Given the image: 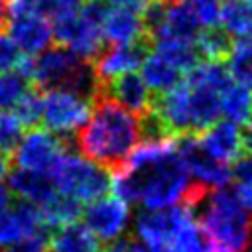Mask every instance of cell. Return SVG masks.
<instances>
[{
  "label": "cell",
  "instance_id": "obj_1",
  "mask_svg": "<svg viewBox=\"0 0 252 252\" xmlns=\"http://www.w3.org/2000/svg\"><path fill=\"white\" fill-rule=\"evenodd\" d=\"M112 191L126 203H144L148 209L185 207L197 213L213 189L191 181L177 144L165 140L142 142L114 171Z\"/></svg>",
  "mask_w": 252,
  "mask_h": 252
},
{
  "label": "cell",
  "instance_id": "obj_2",
  "mask_svg": "<svg viewBox=\"0 0 252 252\" xmlns=\"http://www.w3.org/2000/svg\"><path fill=\"white\" fill-rule=\"evenodd\" d=\"M142 140L140 116L108 94L93 98L87 124L77 132V148L91 161L116 171Z\"/></svg>",
  "mask_w": 252,
  "mask_h": 252
},
{
  "label": "cell",
  "instance_id": "obj_3",
  "mask_svg": "<svg viewBox=\"0 0 252 252\" xmlns=\"http://www.w3.org/2000/svg\"><path fill=\"white\" fill-rule=\"evenodd\" d=\"M30 81L41 89H71L79 94L94 98L98 94V77L94 63L79 57L65 45L47 47L32 57Z\"/></svg>",
  "mask_w": 252,
  "mask_h": 252
},
{
  "label": "cell",
  "instance_id": "obj_4",
  "mask_svg": "<svg viewBox=\"0 0 252 252\" xmlns=\"http://www.w3.org/2000/svg\"><path fill=\"white\" fill-rule=\"evenodd\" d=\"M199 222L215 244L244 252L252 240V217L234 189H213L199 207Z\"/></svg>",
  "mask_w": 252,
  "mask_h": 252
},
{
  "label": "cell",
  "instance_id": "obj_5",
  "mask_svg": "<svg viewBox=\"0 0 252 252\" xmlns=\"http://www.w3.org/2000/svg\"><path fill=\"white\" fill-rule=\"evenodd\" d=\"M49 177L59 193L81 203H93L112 189V175L106 167L69 150L53 163Z\"/></svg>",
  "mask_w": 252,
  "mask_h": 252
},
{
  "label": "cell",
  "instance_id": "obj_6",
  "mask_svg": "<svg viewBox=\"0 0 252 252\" xmlns=\"http://www.w3.org/2000/svg\"><path fill=\"white\" fill-rule=\"evenodd\" d=\"M93 98L79 94L71 89H47L43 93V114L41 122L47 130L69 138L87 124Z\"/></svg>",
  "mask_w": 252,
  "mask_h": 252
},
{
  "label": "cell",
  "instance_id": "obj_7",
  "mask_svg": "<svg viewBox=\"0 0 252 252\" xmlns=\"http://www.w3.org/2000/svg\"><path fill=\"white\" fill-rule=\"evenodd\" d=\"M67 140L47 128H30L14 150L12 161L18 169L49 173L53 163L67 152Z\"/></svg>",
  "mask_w": 252,
  "mask_h": 252
},
{
  "label": "cell",
  "instance_id": "obj_8",
  "mask_svg": "<svg viewBox=\"0 0 252 252\" xmlns=\"http://www.w3.org/2000/svg\"><path fill=\"white\" fill-rule=\"evenodd\" d=\"M175 144L183 161L189 167V173L195 177L197 183L209 189H220L228 185L232 177V169L224 161L217 159L207 152L199 134H183L177 138Z\"/></svg>",
  "mask_w": 252,
  "mask_h": 252
},
{
  "label": "cell",
  "instance_id": "obj_9",
  "mask_svg": "<svg viewBox=\"0 0 252 252\" xmlns=\"http://www.w3.org/2000/svg\"><path fill=\"white\" fill-rule=\"evenodd\" d=\"M85 224L94 232L100 242H116L128 228L130 207L120 197H100L87 205L83 211Z\"/></svg>",
  "mask_w": 252,
  "mask_h": 252
},
{
  "label": "cell",
  "instance_id": "obj_10",
  "mask_svg": "<svg viewBox=\"0 0 252 252\" xmlns=\"http://www.w3.org/2000/svg\"><path fill=\"white\" fill-rule=\"evenodd\" d=\"M154 39L142 37L134 43H110L102 49V53L94 59V71L98 77V83H106L118 75L132 73L138 67H142L144 59L152 53ZM100 89V87H98Z\"/></svg>",
  "mask_w": 252,
  "mask_h": 252
},
{
  "label": "cell",
  "instance_id": "obj_11",
  "mask_svg": "<svg viewBox=\"0 0 252 252\" xmlns=\"http://www.w3.org/2000/svg\"><path fill=\"white\" fill-rule=\"evenodd\" d=\"M8 33L26 55H39L51 47V39L55 37L51 20L35 10L10 14Z\"/></svg>",
  "mask_w": 252,
  "mask_h": 252
},
{
  "label": "cell",
  "instance_id": "obj_12",
  "mask_svg": "<svg viewBox=\"0 0 252 252\" xmlns=\"http://www.w3.org/2000/svg\"><path fill=\"white\" fill-rule=\"evenodd\" d=\"M183 209L173 207L169 211L165 209H148L140 211L134 220V234L138 240H142L146 246H161L171 244L175 228L179 224Z\"/></svg>",
  "mask_w": 252,
  "mask_h": 252
},
{
  "label": "cell",
  "instance_id": "obj_13",
  "mask_svg": "<svg viewBox=\"0 0 252 252\" xmlns=\"http://www.w3.org/2000/svg\"><path fill=\"white\" fill-rule=\"evenodd\" d=\"M98 93L108 94L110 98L118 100L120 104H124L128 110L136 112L138 116H142L144 112H148L152 108L154 102V93L148 87V83L144 81L142 75L138 73H124L118 75L106 83L100 85Z\"/></svg>",
  "mask_w": 252,
  "mask_h": 252
},
{
  "label": "cell",
  "instance_id": "obj_14",
  "mask_svg": "<svg viewBox=\"0 0 252 252\" xmlns=\"http://www.w3.org/2000/svg\"><path fill=\"white\" fill-rule=\"evenodd\" d=\"M201 28L203 26H201L195 10L191 8V4H187L185 0L183 2H171L161 28L154 35V45L158 41H163V39H181V41L197 43V39L203 32Z\"/></svg>",
  "mask_w": 252,
  "mask_h": 252
},
{
  "label": "cell",
  "instance_id": "obj_15",
  "mask_svg": "<svg viewBox=\"0 0 252 252\" xmlns=\"http://www.w3.org/2000/svg\"><path fill=\"white\" fill-rule=\"evenodd\" d=\"M201 142L207 148L211 156H215L220 161H236L244 150H242V130L236 126V122L220 120L215 122L211 128L201 132Z\"/></svg>",
  "mask_w": 252,
  "mask_h": 252
},
{
  "label": "cell",
  "instance_id": "obj_16",
  "mask_svg": "<svg viewBox=\"0 0 252 252\" xmlns=\"http://www.w3.org/2000/svg\"><path fill=\"white\" fill-rule=\"evenodd\" d=\"M102 33L108 43H134L150 35L142 14L116 6L108 10L102 24Z\"/></svg>",
  "mask_w": 252,
  "mask_h": 252
},
{
  "label": "cell",
  "instance_id": "obj_17",
  "mask_svg": "<svg viewBox=\"0 0 252 252\" xmlns=\"http://www.w3.org/2000/svg\"><path fill=\"white\" fill-rule=\"evenodd\" d=\"M8 187L12 195L18 197V201H28L37 207L57 193L49 173L28 171V169H18V167L16 171L8 175Z\"/></svg>",
  "mask_w": 252,
  "mask_h": 252
},
{
  "label": "cell",
  "instance_id": "obj_18",
  "mask_svg": "<svg viewBox=\"0 0 252 252\" xmlns=\"http://www.w3.org/2000/svg\"><path fill=\"white\" fill-rule=\"evenodd\" d=\"M49 252H100V240L87 224L71 222L55 228L47 238Z\"/></svg>",
  "mask_w": 252,
  "mask_h": 252
},
{
  "label": "cell",
  "instance_id": "obj_19",
  "mask_svg": "<svg viewBox=\"0 0 252 252\" xmlns=\"http://www.w3.org/2000/svg\"><path fill=\"white\" fill-rule=\"evenodd\" d=\"M142 77L148 83V87L152 89V93L163 94V93H169L171 89H175L185 79V73L179 71L175 65H171L167 59H163L159 53L154 51L142 63Z\"/></svg>",
  "mask_w": 252,
  "mask_h": 252
},
{
  "label": "cell",
  "instance_id": "obj_20",
  "mask_svg": "<svg viewBox=\"0 0 252 252\" xmlns=\"http://www.w3.org/2000/svg\"><path fill=\"white\" fill-rule=\"evenodd\" d=\"M39 211H41V217H43L45 224L55 226V228L77 222V219L83 215L81 201H77L73 197H67L59 191L53 197H49L45 203H41Z\"/></svg>",
  "mask_w": 252,
  "mask_h": 252
},
{
  "label": "cell",
  "instance_id": "obj_21",
  "mask_svg": "<svg viewBox=\"0 0 252 252\" xmlns=\"http://www.w3.org/2000/svg\"><path fill=\"white\" fill-rule=\"evenodd\" d=\"M222 116L230 122L246 126L252 120V93L250 87L232 81L222 93Z\"/></svg>",
  "mask_w": 252,
  "mask_h": 252
},
{
  "label": "cell",
  "instance_id": "obj_22",
  "mask_svg": "<svg viewBox=\"0 0 252 252\" xmlns=\"http://www.w3.org/2000/svg\"><path fill=\"white\" fill-rule=\"evenodd\" d=\"M232 39L230 33L220 26V28H205L197 39V51L201 59L209 61H226L232 49Z\"/></svg>",
  "mask_w": 252,
  "mask_h": 252
},
{
  "label": "cell",
  "instance_id": "obj_23",
  "mask_svg": "<svg viewBox=\"0 0 252 252\" xmlns=\"http://www.w3.org/2000/svg\"><path fill=\"white\" fill-rule=\"evenodd\" d=\"M220 24L228 33H252V0H224L220 6Z\"/></svg>",
  "mask_w": 252,
  "mask_h": 252
},
{
  "label": "cell",
  "instance_id": "obj_24",
  "mask_svg": "<svg viewBox=\"0 0 252 252\" xmlns=\"http://www.w3.org/2000/svg\"><path fill=\"white\" fill-rule=\"evenodd\" d=\"M226 63L236 83L252 87V33L238 35L234 39Z\"/></svg>",
  "mask_w": 252,
  "mask_h": 252
},
{
  "label": "cell",
  "instance_id": "obj_25",
  "mask_svg": "<svg viewBox=\"0 0 252 252\" xmlns=\"http://www.w3.org/2000/svg\"><path fill=\"white\" fill-rule=\"evenodd\" d=\"M32 81L20 71L0 73V108L14 110L20 98L32 89Z\"/></svg>",
  "mask_w": 252,
  "mask_h": 252
},
{
  "label": "cell",
  "instance_id": "obj_26",
  "mask_svg": "<svg viewBox=\"0 0 252 252\" xmlns=\"http://www.w3.org/2000/svg\"><path fill=\"white\" fill-rule=\"evenodd\" d=\"M24 124L14 110L0 108V150L8 152L10 156L18 148L20 140L24 138Z\"/></svg>",
  "mask_w": 252,
  "mask_h": 252
},
{
  "label": "cell",
  "instance_id": "obj_27",
  "mask_svg": "<svg viewBox=\"0 0 252 252\" xmlns=\"http://www.w3.org/2000/svg\"><path fill=\"white\" fill-rule=\"evenodd\" d=\"M14 112L18 114V118L26 128H35L41 122V114H43V94L35 89H30L20 98Z\"/></svg>",
  "mask_w": 252,
  "mask_h": 252
},
{
  "label": "cell",
  "instance_id": "obj_28",
  "mask_svg": "<svg viewBox=\"0 0 252 252\" xmlns=\"http://www.w3.org/2000/svg\"><path fill=\"white\" fill-rule=\"evenodd\" d=\"M26 53L20 49V45L10 37V33H0V73L8 71H20L22 63L26 61Z\"/></svg>",
  "mask_w": 252,
  "mask_h": 252
},
{
  "label": "cell",
  "instance_id": "obj_29",
  "mask_svg": "<svg viewBox=\"0 0 252 252\" xmlns=\"http://www.w3.org/2000/svg\"><path fill=\"white\" fill-rule=\"evenodd\" d=\"M191 8L195 10L203 28H215L220 22V2L219 0H191Z\"/></svg>",
  "mask_w": 252,
  "mask_h": 252
},
{
  "label": "cell",
  "instance_id": "obj_30",
  "mask_svg": "<svg viewBox=\"0 0 252 252\" xmlns=\"http://www.w3.org/2000/svg\"><path fill=\"white\" fill-rule=\"evenodd\" d=\"M47 238H49V234H39V236L24 238V240L8 246L6 252H49Z\"/></svg>",
  "mask_w": 252,
  "mask_h": 252
},
{
  "label": "cell",
  "instance_id": "obj_31",
  "mask_svg": "<svg viewBox=\"0 0 252 252\" xmlns=\"http://www.w3.org/2000/svg\"><path fill=\"white\" fill-rule=\"evenodd\" d=\"M100 252H152V250H148L142 240L128 236V238H118L116 242H110Z\"/></svg>",
  "mask_w": 252,
  "mask_h": 252
},
{
  "label": "cell",
  "instance_id": "obj_32",
  "mask_svg": "<svg viewBox=\"0 0 252 252\" xmlns=\"http://www.w3.org/2000/svg\"><path fill=\"white\" fill-rule=\"evenodd\" d=\"M232 177L242 183H252V154H242L234 161Z\"/></svg>",
  "mask_w": 252,
  "mask_h": 252
},
{
  "label": "cell",
  "instance_id": "obj_33",
  "mask_svg": "<svg viewBox=\"0 0 252 252\" xmlns=\"http://www.w3.org/2000/svg\"><path fill=\"white\" fill-rule=\"evenodd\" d=\"M234 193H236V197L240 199V203H242L248 211H252V183L236 181V185H234Z\"/></svg>",
  "mask_w": 252,
  "mask_h": 252
},
{
  "label": "cell",
  "instance_id": "obj_34",
  "mask_svg": "<svg viewBox=\"0 0 252 252\" xmlns=\"http://www.w3.org/2000/svg\"><path fill=\"white\" fill-rule=\"evenodd\" d=\"M108 4H114L116 8H126V10H132V12H138L142 14L148 6L150 0H106Z\"/></svg>",
  "mask_w": 252,
  "mask_h": 252
},
{
  "label": "cell",
  "instance_id": "obj_35",
  "mask_svg": "<svg viewBox=\"0 0 252 252\" xmlns=\"http://www.w3.org/2000/svg\"><path fill=\"white\" fill-rule=\"evenodd\" d=\"M10 22V0H0V33L8 30Z\"/></svg>",
  "mask_w": 252,
  "mask_h": 252
},
{
  "label": "cell",
  "instance_id": "obj_36",
  "mask_svg": "<svg viewBox=\"0 0 252 252\" xmlns=\"http://www.w3.org/2000/svg\"><path fill=\"white\" fill-rule=\"evenodd\" d=\"M10 163H12V156L0 150V181L10 175Z\"/></svg>",
  "mask_w": 252,
  "mask_h": 252
},
{
  "label": "cell",
  "instance_id": "obj_37",
  "mask_svg": "<svg viewBox=\"0 0 252 252\" xmlns=\"http://www.w3.org/2000/svg\"><path fill=\"white\" fill-rule=\"evenodd\" d=\"M152 252H179L175 246H171V244H161V246H154V248H150Z\"/></svg>",
  "mask_w": 252,
  "mask_h": 252
},
{
  "label": "cell",
  "instance_id": "obj_38",
  "mask_svg": "<svg viewBox=\"0 0 252 252\" xmlns=\"http://www.w3.org/2000/svg\"><path fill=\"white\" fill-rule=\"evenodd\" d=\"M207 252H234V250H230V248H226V246H220V244H213Z\"/></svg>",
  "mask_w": 252,
  "mask_h": 252
},
{
  "label": "cell",
  "instance_id": "obj_39",
  "mask_svg": "<svg viewBox=\"0 0 252 252\" xmlns=\"http://www.w3.org/2000/svg\"><path fill=\"white\" fill-rule=\"evenodd\" d=\"M244 252H252V240H250V244H248V248H246Z\"/></svg>",
  "mask_w": 252,
  "mask_h": 252
},
{
  "label": "cell",
  "instance_id": "obj_40",
  "mask_svg": "<svg viewBox=\"0 0 252 252\" xmlns=\"http://www.w3.org/2000/svg\"><path fill=\"white\" fill-rule=\"evenodd\" d=\"M171 2H183V0H171Z\"/></svg>",
  "mask_w": 252,
  "mask_h": 252
}]
</instances>
